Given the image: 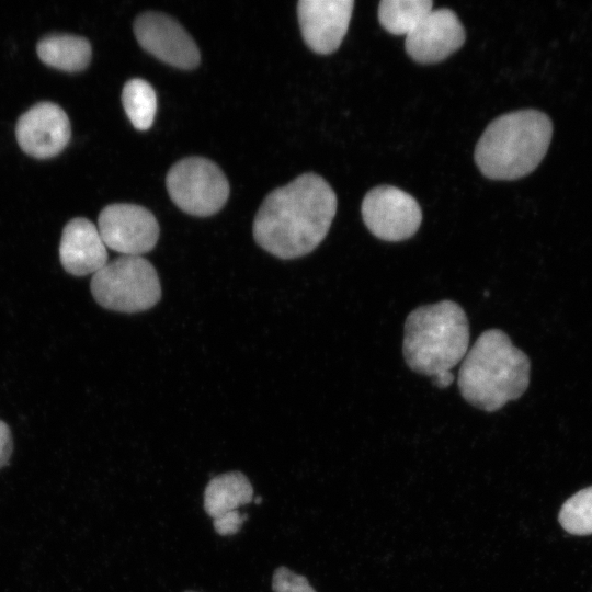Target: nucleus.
Wrapping results in <instances>:
<instances>
[{
	"label": "nucleus",
	"mask_w": 592,
	"mask_h": 592,
	"mask_svg": "<svg viewBox=\"0 0 592 592\" xmlns=\"http://www.w3.org/2000/svg\"><path fill=\"white\" fill-rule=\"evenodd\" d=\"M337 206L329 183L316 173H304L266 195L253 220V238L280 259L304 257L327 236Z\"/></svg>",
	"instance_id": "f257e3e1"
},
{
	"label": "nucleus",
	"mask_w": 592,
	"mask_h": 592,
	"mask_svg": "<svg viewBox=\"0 0 592 592\" xmlns=\"http://www.w3.org/2000/svg\"><path fill=\"white\" fill-rule=\"evenodd\" d=\"M531 362L500 329H488L467 351L457 385L471 406L493 412L519 399L530 384Z\"/></svg>",
	"instance_id": "f03ea898"
},
{
	"label": "nucleus",
	"mask_w": 592,
	"mask_h": 592,
	"mask_svg": "<svg viewBox=\"0 0 592 592\" xmlns=\"http://www.w3.org/2000/svg\"><path fill=\"white\" fill-rule=\"evenodd\" d=\"M553 123L547 114L519 110L493 119L475 148L480 172L491 180H515L533 172L547 152Z\"/></svg>",
	"instance_id": "7ed1b4c3"
},
{
	"label": "nucleus",
	"mask_w": 592,
	"mask_h": 592,
	"mask_svg": "<svg viewBox=\"0 0 592 592\" xmlns=\"http://www.w3.org/2000/svg\"><path fill=\"white\" fill-rule=\"evenodd\" d=\"M402 354L415 373L434 377L465 357L469 321L457 303L444 299L413 309L406 318Z\"/></svg>",
	"instance_id": "20e7f679"
},
{
	"label": "nucleus",
	"mask_w": 592,
	"mask_h": 592,
	"mask_svg": "<svg viewBox=\"0 0 592 592\" xmlns=\"http://www.w3.org/2000/svg\"><path fill=\"white\" fill-rule=\"evenodd\" d=\"M91 293L105 309L139 312L153 307L161 286L153 265L141 255H122L93 274Z\"/></svg>",
	"instance_id": "39448f33"
},
{
	"label": "nucleus",
	"mask_w": 592,
	"mask_h": 592,
	"mask_svg": "<svg viewBox=\"0 0 592 592\" xmlns=\"http://www.w3.org/2000/svg\"><path fill=\"white\" fill-rule=\"evenodd\" d=\"M172 202L184 213L207 217L216 214L229 196V183L221 169L204 157L175 162L166 178Z\"/></svg>",
	"instance_id": "423d86ee"
},
{
	"label": "nucleus",
	"mask_w": 592,
	"mask_h": 592,
	"mask_svg": "<svg viewBox=\"0 0 592 592\" xmlns=\"http://www.w3.org/2000/svg\"><path fill=\"white\" fill-rule=\"evenodd\" d=\"M361 212L367 229L378 239L390 242L409 239L422 221L417 200L391 185H380L368 191Z\"/></svg>",
	"instance_id": "0eeeda50"
},
{
	"label": "nucleus",
	"mask_w": 592,
	"mask_h": 592,
	"mask_svg": "<svg viewBox=\"0 0 592 592\" xmlns=\"http://www.w3.org/2000/svg\"><path fill=\"white\" fill-rule=\"evenodd\" d=\"M105 246L123 255L151 251L159 238L155 215L140 205L117 203L105 206L98 219Z\"/></svg>",
	"instance_id": "6e6552de"
},
{
	"label": "nucleus",
	"mask_w": 592,
	"mask_h": 592,
	"mask_svg": "<svg viewBox=\"0 0 592 592\" xmlns=\"http://www.w3.org/2000/svg\"><path fill=\"white\" fill-rule=\"evenodd\" d=\"M138 44L159 60L180 68L194 69L200 65L198 47L186 30L168 14L147 11L134 21Z\"/></svg>",
	"instance_id": "1a4fd4ad"
},
{
	"label": "nucleus",
	"mask_w": 592,
	"mask_h": 592,
	"mask_svg": "<svg viewBox=\"0 0 592 592\" xmlns=\"http://www.w3.org/2000/svg\"><path fill=\"white\" fill-rule=\"evenodd\" d=\"M15 136L24 152L46 159L58 155L67 146L71 126L66 112L53 102H41L21 115Z\"/></svg>",
	"instance_id": "9d476101"
},
{
	"label": "nucleus",
	"mask_w": 592,
	"mask_h": 592,
	"mask_svg": "<svg viewBox=\"0 0 592 592\" xmlns=\"http://www.w3.org/2000/svg\"><path fill=\"white\" fill-rule=\"evenodd\" d=\"M353 5V0L298 1V22L306 45L321 55L335 52L348 32Z\"/></svg>",
	"instance_id": "9b49d317"
},
{
	"label": "nucleus",
	"mask_w": 592,
	"mask_h": 592,
	"mask_svg": "<svg viewBox=\"0 0 592 592\" xmlns=\"http://www.w3.org/2000/svg\"><path fill=\"white\" fill-rule=\"evenodd\" d=\"M465 37L455 12L446 8L432 9L406 36L405 48L417 62L434 64L456 52Z\"/></svg>",
	"instance_id": "f8f14e48"
},
{
	"label": "nucleus",
	"mask_w": 592,
	"mask_h": 592,
	"mask_svg": "<svg viewBox=\"0 0 592 592\" xmlns=\"http://www.w3.org/2000/svg\"><path fill=\"white\" fill-rule=\"evenodd\" d=\"M59 259L65 271L75 276L94 274L107 263L106 246L98 227L78 217L64 227Z\"/></svg>",
	"instance_id": "ddd939ff"
},
{
	"label": "nucleus",
	"mask_w": 592,
	"mask_h": 592,
	"mask_svg": "<svg viewBox=\"0 0 592 592\" xmlns=\"http://www.w3.org/2000/svg\"><path fill=\"white\" fill-rule=\"evenodd\" d=\"M253 500V488L241 471H229L213 477L204 490V510L217 519L236 511Z\"/></svg>",
	"instance_id": "4468645a"
},
{
	"label": "nucleus",
	"mask_w": 592,
	"mask_h": 592,
	"mask_svg": "<svg viewBox=\"0 0 592 592\" xmlns=\"http://www.w3.org/2000/svg\"><path fill=\"white\" fill-rule=\"evenodd\" d=\"M36 52L44 64L68 72L87 68L92 56V48L87 38L69 34L44 37L38 42Z\"/></svg>",
	"instance_id": "2eb2a0df"
},
{
	"label": "nucleus",
	"mask_w": 592,
	"mask_h": 592,
	"mask_svg": "<svg viewBox=\"0 0 592 592\" xmlns=\"http://www.w3.org/2000/svg\"><path fill=\"white\" fill-rule=\"evenodd\" d=\"M432 5L430 0H383L378 4V20L390 34L407 36Z\"/></svg>",
	"instance_id": "dca6fc26"
},
{
	"label": "nucleus",
	"mask_w": 592,
	"mask_h": 592,
	"mask_svg": "<svg viewBox=\"0 0 592 592\" xmlns=\"http://www.w3.org/2000/svg\"><path fill=\"white\" fill-rule=\"evenodd\" d=\"M122 103L136 129L151 127L157 112V95L149 82L141 78L128 80L122 91Z\"/></svg>",
	"instance_id": "f3484780"
},
{
	"label": "nucleus",
	"mask_w": 592,
	"mask_h": 592,
	"mask_svg": "<svg viewBox=\"0 0 592 592\" xmlns=\"http://www.w3.org/2000/svg\"><path fill=\"white\" fill-rule=\"evenodd\" d=\"M558 521L572 535L592 534V486L579 490L565 501Z\"/></svg>",
	"instance_id": "a211bd4d"
},
{
	"label": "nucleus",
	"mask_w": 592,
	"mask_h": 592,
	"mask_svg": "<svg viewBox=\"0 0 592 592\" xmlns=\"http://www.w3.org/2000/svg\"><path fill=\"white\" fill-rule=\"evenodd\" d=\"M272 590L273 592H317L306 577L284 566L274 570Z\"/></svg>",
	"instance_id": "6ab92c4d"
},
{
	"label": "nucleus",
	"mask_w": 592,
	"mask_h": 592,
	"mask_svg": "<svg viewBox=\"0 0 592 592\" xmlns=\"http://www.w3.org/2000/svg\"><path fill=\"white\" fill-rule=\"evenodd\" d=\"M248 519L247 514H241L238 510L229 512L223 516L213 520L214 530L221 536L237 534L243 522Z\"/></svg>",
	"instance_id": "aec40b11"
},
{
	"label": "nucleus",
	"mask_w": 592,
	"mask_h": 592,
	"mask_svg": "<svg viewBox=\"0 0 592 592\" xmlns=\"http://www.w3.org/2000/svg\"><path fill=\"white\" fill-rule=\"evenodd\" d=\"M12 451L13 441L10 428L0 420V468L9 462Z\"/></svg>",
	"instance_id": "412c9836"
},
{
	"label": "nucleus",
	"mask_w": 592,
	"mask_h": 592,
	"mask_svg": "<svg viewBox=\"0 0 592 592\" xmlns=\"http://www.w3.org/2000/svg\"><path fill=\"white\" fill-rule=\"evenodd\" d=\"M454 379L455 377L452 372H445L432 377L433 384L439 388L448 387L454 382Z\"/></svg>",
	"instance_id": "4be33fe9"
},
{
	"label": "nucleus",
	"mask_w": 592,
	"mask_h": 592,
	"mask_svg": "<svg viewBox=\"0 0 592 592\" xmlns=\"http://www.w3.org/2000/svg\"><path fill=\"white\" fill-rule=\"evenodd\" d=\"M253 501L255 504H260L262 502V498L260 496L253 498Z\"/></svg>",
	"instance_id": "5701e85b"
},
{
	"label": "nucleus",
	"mask_w": 592,
	"mask_h": 592,
	"mask_svg": "<svg viewBox=\"0 0 592 592\" xmlns=\"http://www.w3.org/2000/svg\"><path fill=\"white\" fill-rule=\"evenodd\" d=\"M184 592H197V591L186 590V591H184Z\"/></svg>",
	"instance_id": "b1692460"
}]
</instances>
